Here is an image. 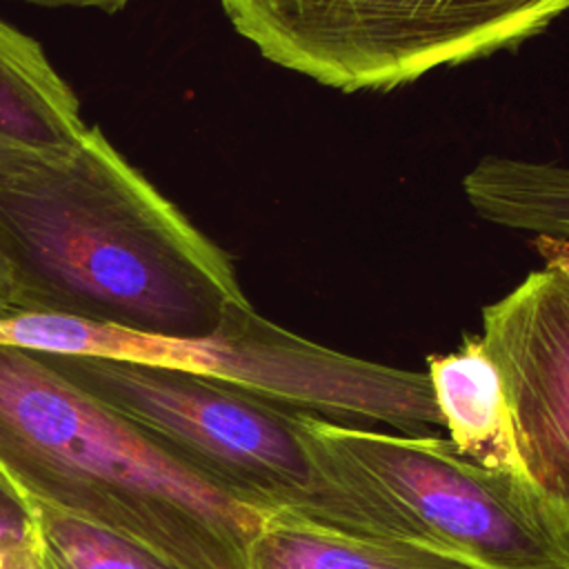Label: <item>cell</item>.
<instances>
[{"label": "cell", "mask_w": 569, "mask_h": 569, "mask_svg": "<svg viewBox=\"0 0 569 569\" xmlns=\"http://www.w3.org/2000/svg\"><path fill=\"white\" fill-rule=\"evenodd\" d=\"M9 313L200 340L249 305L231 258L98 127L56 160L0 156Z\"/></svg>", "instance_id": "6da1fadb"}, {"label": "cell", "mask_w": 569, "mask_h": 569, "mask_svg": "<svg viewBox=\"0 0 569 569\" xmlns=\"http://www.w3.org/2000/svg\"><path fill=\"white\" fill-rule=\"evenodd\" d=\"M0 471L31 500L184 569H247L267 511L160 449L38 351L0 342Z\"/></svg>", "instance_id": "7a4b0ae2"}, {"label": "cell", "mask_w": 569, "mask_h": 569, "mask_svg": "<svg viewBox=\"0 0 569 569\" xmlns=\"http://www.w3.org/2000/svg\"><path fill=\"white\" fill-rule=\"evenodd\" d=\"M38 353L160 449L249 507L340 531L427 538L313 433L307 411L187 369Z\"/></svg>", "instance_id": "3957f363"}, {"label": "cell", "mask_w": 569, "mask_h": 569, "mask_svg": "<svg viewBox=\"0 0 569 569\" xmlns=\"http://www.w3.org/2000/svg\"><path fill=\"white\" fill-rule=\"evenodd\" d=\"M258 53L338 91H389L511 49L569 0H220Z\"/></svg>", "instance_id": "277c9868"}, {"label": "cell", "mask_w": 569, "mask_h": 569, "mask_svg": "<svg viewBox=\"0 0 569 569\" xmlns=\"http://www.w3.org/2000/svg\"><path fill=\"white\" fill-rule=\"evenodd\" d=\"M313 433L433 542L487 569H569V516L531 482L487 469L436 436L345 427Z\"/></svg>", "instance_id": "5b68a950"}, {"label": "cell", "mask_w": 569, "mask_h": 569, "mask_svg": "<svg viewBox=\"0 0 569 569\" xmlns=\"http://www.w3.org/2000/svg\"><path fill=\"white\" fill-rule=\"evenodd\" d=\"M529 482L569 516V276L545 267L482 311Z\"/></svg>", "instance_id": "8992f818"}, {"label": "cell", "mask_w": 569, "mask_h": 569, "mask_svg": "<svg viewBox=\"0 0 569 569\" xmlns=\"http://www.w3.org/2000/svg\"><path fill=\"white\" fill-rule=\"evenodd\" d=\"M84 131L78 98L42 47L0 20V156L64 158Z\"/></svg>", "instance_id": "52a82bcc"}, {"label": "cell", "mask_w": 569, "mask_h": 569, "mask_svg": "<svg viewBox=\"0 0 569 569\" xmlns=\"http://www.w3.org/2000/svg\"><path fill=\"white\" fill-rule=\"evenodd\" d=\"M247 569H487L427 538L331 529L269 513L249 545Z\"/></svg>", "instance_id": "ba28073f"}, {"label": "cell", "mask_w": 569, "mask_h": 569, "mask_svg": "<svg viewBox=\"0 0 569 569\" xmlns=\"http://www.w3.org/2000/svg\"><path fill=\"white\" fill-rule=\"evenodd\" d=\"M427 378L449 442L467 460L527 480L507 393L480 336L445 356H431Z\"/></svg>", "instance_id": "9c48e42d"}, {"label": "cell", "mask_w": 569, "mask_h": 569, "mask_svg": "<svg viewBox=\"0 0 569 569\" xmlns=\"http://www.w3.org/2000/svg\"><path fill=\"white\" fill-rule=\"evenodd\" d=\"M462 191L493 224L569 238V164L485 156L462 178Z\"/></svg>", "instance_id": "30bf717a"}, {"label": "cell", "mask_w": 569, "mask_h": 569, "mask_svg": "<svg viewBox=\"0 0 569 569\" xmlns=\"http://www.w3.org/2000/svg\"><path fill=\"white\" fill-rule=\"evenodd\" d=\"M33 505L38 513V569H184L136 540Z\"/></svg>", "instance_id": "8fae6325"}, {"label": "cell", "mask_w": 569, "mask_h": 569, "mask_svg": "<svg viewBox=\"0 0 569 569\" xmlns=\"http://www.w3.org/2000/svg\"><path fill=\"white\" fill-rule=\"evenodd\" d=\"M0 569H38L36 505L0 471Z\"/></svg>", "instance_id": "7c38bea8"}, {"label": "cell", "mask_w": 569, "mask_h": 569, "mask_svg": "<svg viewBox=\"0 0 569 569\" xmlns=\"http://www.w3.org/2000/svg\"><path fill=\"white\" fill-rule=\"evenodd\" d=\"M533 247L545 260V267L560 269L569 276V238H551V236H536Z\"/></svg>", "instance_id": "4fadbf2b"}, {"label": "cell", "mask_w": 569, "mask_h": 569, "mask_svg": "<svg viewBox=\"0 0 569 569\" xmlns=\"http://www.w3.org/2000/svg\"><path fill=\"white\" fill-rule=\"evenodd\" d=\"M18 2H29L47 9L69 7V9H100V11L113 13L118 9H124V4H129L131 0H18Z\"/></svg>", "instance_id": "5bb4252c"}, {"label": "cell", "mask_w": 569, "mask_h": 569, "mask_svg": "<svg viewBox=\"0 0 569 569\" xmlns=\"http://www.w3.org/2000/svg\"><path fill=\"white\" fill-rule=\"evenodd\" d=\"M9 311H11V282L0 260V316H7Z\"/></svg>", "instance_id": "9a60e30c"}]
</instances>
